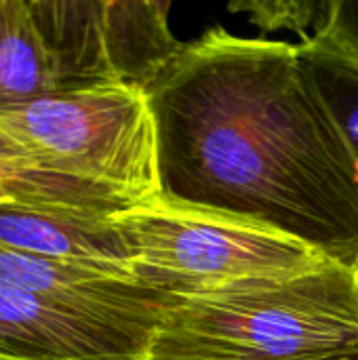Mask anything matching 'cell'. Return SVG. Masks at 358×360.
<instances>
[{
	"label": "cell",
	"mask_w": 358,
	"mask_h": 360,
	"mask_svg": "<svg viewBox=\"0 0 358 360\" xmlns=\"http://www.w3.org/2000/svg\"><path fill=\"white\" fill-rule=\"evenodd\" d=\"M160 196L358 270V165L300 42L207 30L148 91Z\"/></svg>",
	"instance_id": "1"
},
{
	"label": "cell",
	"mask_w": 358,
	"mask_h": 360,
	"mask_svg": "<svg viewBox=\"0 0 358 360\" xmlns=\"http://www.w3.org/2000/svg\"><path fill=\"white\" fill-rule=\"evenodd\" d=\"M358 350V270L327 262L181 300L148 360H306Z\"/></svg>",
	"instance_id": "2"
},
{
	"label": "cell",
	"mask_w": 358,
	"mask_h": 360,
	"mask_svg": "<svg viewBox=\"0 0 358 360\" xmlns=\"http://www.w3.org/2000/svg\"><path fill=\"white\" fill-rule=\"evenodd\" d=\"M0 133L59 175L110 188L137 205L160 196L156 122L141 89L61 91L2 108Z\"/></svg>",
	"instance_id": "3"
},
{
	"label": "cell",
	"mask_w": 358,
	"mask_h": 360,
	"mask_svg": "<svg viewBox=\"0 0 358 360\" xmlns=\"http://www.w3.org/2000/svg\"><path fill=\"white\" fill-rule=\"evenodd\" d=\"M118 219L137 281L177 300L293 276L331 262L268 226L162 196Z\"/></svg>",
	"instance_id": "4"
},
{
	"label": "cell",
	"mask_w": 358,
	"mask_h": 360,
	"mask_svg": "<svg viewBox=\"0 0 358 360\" xmlns=\"http://www.w3.org/2000/svg\"><path fill=\"white\" fill-rule=\"evenodd\" d=\"M61 91L124 84L141 91L181 53L167 2L30 0Z\"/></svg>",
	"instance_id": "5"
},
{
	"label": "cell",
	"mask_w": 358,
	"mask_h": 360,
	"mask_svg": "<svg viewBox=\"0 0 358 360\" xmlns=\"http://www.w3.org/2000/svg\"><path fill=\"white\" fill-rule=\"evenodd\" d=\"M162 323L0 287V360H148Z\"/></svg>",
	"instance_id": "6"
},
{
	"label": "cell",
	"mask_w": 358,
	"mask_h": 360,
	"mask_svg": "<svg viewBox=\"0 0 358 360\" xmlns=\"http://www.w3.org/2000/svg\"><path fill=\"white\" fill-rule=\"evenodd\" d=\"M0 287L42 295L97 314L124 319L165 321L181 302L110 270L36 255L2 243Z\"/></svg>",
	"instance_id": "7"
},
{
	"label": "cell",
	"mask_w": 358,
	"mask_h": 360,
	"mask_svg": "<svg viewBox=\"0 0 358 360\" xmlns=\"http://www.w3.org/2000/svg\"><path fill=\"white\" fill-rule=\"evenodd\" d=\"M120 215L0 207V243L137 281Z\"/></svg>",
	"instance_id": "8"
},
{
	"label": "cell",
	"mask_w": 358,
	"mask_h": 360,
	"mask_svg": "<svg viewBox=\"0 0 358 360\" xmlns=\"http://www.w3.org/2000/svg\"><path fill=\"white\" fill-rule=\"evenodd\" d=\"M300 49L358 165V40L340 19L335 2L325 4Z\"/></svg>",
	"instance_id": "9"
},
{
	"label": "cell",
	"mask_w": 358,
	"mask_h": 360,
	"mask_svg": "<svg viewBox=\"0 0 358 360\" xmlns=\"http://www.w3.org/2000/svg\"><path fill=\"white\" fill-rule=\"evenodd\" d=\"M59 93L30 0H0V110Z\"/></svg>",
	"instance_id": "10"
},
{
	"label": "cell",
	"mask_w": 358,
	"mask_h": 360,
	"mask_svg": "<svg viewBox=\"0 0 358 360\" xmlns=\"http://www.w3.org/2000/svg\"><path fill=\"white\" fill-rule=\"evenodd\" d=\"M0 207L120 215L141 207L120 192L72 179L34 160L0 162Z\"/></svg>",
	"instance_id": "11"
},
{
	"label": "cell",
	"mask_w": 358,
	"mask_h": 360,
	"mask_svg": "<svg viewBox=\"0 0 358 360\" xmlns=\"http://www.w3.org/2000/svg\"><path fill=\"white\" fill-rule=\"evenodd\" d=\"M338 4V15L344 21V25L357 36L358 40V0H340Z\"/></svg>",
	"instance_id": "12"
},
{
	"label": "cell",
	"mask_w": 358,
	"mask_h": 360,
	"mask_svg": "<svg viewBox=\"0 0 358 360\" xmlns=\"http://www.w3.org/2000/svg\"><path fill=\"white\" fill-rule=\"evenodd\" d=\"M15 160H30L21 148H17L11 139L0 133V162H15Z\"/></svg>",
	"instance_id": "13"
},
{
	"label": "cell",
	"mask_w": 358,
	"mask_h": 360,
	"mask_svg": "<svg viewBox=\"0 0 358 360\" xmlns=\"http://www.w3.org/2000/svg\"><path fill=\"white\" fill-rule=\"evenodd\" d=\"M306 360H358V350H354V352H342V354H331V356H319V359Z\"/></svg>",
	"instance_id": "14"
}]
</instances>
